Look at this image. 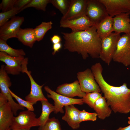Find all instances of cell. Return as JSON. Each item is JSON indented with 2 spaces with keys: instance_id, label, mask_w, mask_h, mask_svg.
<instances>
[{
  "instance_id": "32",
  "label": "cell",
  "mask_w": 130,
  "mask_h": 130,
  "mask_svg": "<svg viewBox=\"0 0 130 130\" xmlns=\"http://www.w3.org/2000/svg\"><path fill=\"white\" fill-rule=\"evenodd\" d=\"M9 91L12 97L15 98L20 105L26 108L27 110L33 111H34V109L33 106V104H32L21 99L13 93L10 89Z\"/></svg>"
},
{
  "instance_id": "26",
  "label": "cell",
  "mask_w": 130,
  "mask_h": 130,
  "mask_svg": "<svg viewBox=\"0 0 130 130\" xmlns=\"http://www.w3.org/2000/svg\"><path fill=\"white\" fill-rule=\"evenodd\" d=\"M50 0H31L27 5L23 7L20 12L27 8L33 7L38 10L43 11H46V8L47 4L50 3Z\"/></svg>"
},
{
  "instance_id": "37",
  "label": "cell",
  "mask_w": 130,
  "mask_h": 130,
  "mask_svg": "<svg viewBox=\"0 0 130 130\" xmlns=\"http://www.w3.org/2000/svg\"><path fill=\"white\" fill-rule=\"evenodd\" d=\"M116 130H130V125L125 127H119Z\"/></svg>"
},
{
  "instance_id": "25",
  "label": "cell",
  "mask_w": 130,
  "mask_h": 130,
  "mask_svg": "<svg viewBox=\"0 0 130 130\" xmlns=\"http://www.w3.org/2000/svg\"><path fill=\"white\" fill-rule=\"evenodd\" d=\"M52 24L51 21L42 22L33 29L36 41H39L43 39L46 32L52 28Z\"/></svg>"
},
{
  "instance_id": "34",
  "label": "cell",
  "mask_w": 130,
  "mask_h": 130,
  "mask_svg": "<svg viewBox=\"0 0 130 130\" xmlns=\"http://www.w3.org/2000/svg\"><path fill=\"white\" fill-rule=\"evenodd\" d=\"M31 0H16L15 3L14 7L19 9L20 12L21 10L28 4Z\"/></svg>"
},
{
  "instance_id": "8",
  "label": "cell",
  "mask_w": 130,
  "mask_h": 130,
  "mask_svg": "<svg viewBox=\"0 0 130 130\" xmlns=\"http://www.w3.org/2000/svg\"><path fill=\"white\" fill-rule=\"evenodd\" d=\"M39 126L38 118L35 114L33 111L27 110L20 112L17 116L14 117L11 128L17 130Z\"/></svg>"
},
{
  "instance_id": "23",
  "label": "cell",
  "mask_w": 130,
  "mask_h": 130,
  "mask_svg": "<svg viewBox=\"0 0 130 130\" xmlns=\"http://www.w3.org/2000/svg\"><path fill=\"white\" fill-rule=\"evenodd\" d=\"M42 105L41 114L38 118L39 120V129L42 128L49 118L50 113L54 110V106L50 103L48 100L41 101Z\"/></svg>"
},
{
  "instance_id": "10",
  "label": "cell",
  "mask_w": 130,
  "mask_h": 130,
  "mask_svg": "<svg viewBox=\"0 0 130 130\" xmlns=\"http://www.w3.org/2000/svg\"><path fill=\"white\" fill-rule=\"evenodd\" d=\"M77 78L83 92L87 93H100L101 91L91 69L87 68L84 71L79 72L77 74Z\"/></svg>"
},
{
  "instance_id": "21",
  "label": "cell",
  "mask_w": 130,
  "mask_h": 130,
  "mask_svg": "<svg viewBox=\"0 0 130 130\" xmlns=\"http://www.w3.org/2000/svg\"><path fill=\"white\" fill-rule=\"evenodd\" d=\"M93 109L98 117L101 120L104 119L109 117L112 111L107 104L104 96L101 97L95 103Z\"/></svg>"
},
{
  "instance_id": "6",
  "label": "cell",
  "mask_w": 130,
  "mask_h": 130,
  "mask_svg": "<svg viewBox=\"0 0 130 130\" xmlns=\"http://www.w3.org/2000/svg\"><path fill=\"white\" fill-rule=\"evenodd\" d=\"M44 89L48 93L47 94V97L52 98L54 101V112L55 114L58 112L63 113L64 111L63 108L65 106L75 104L82 105L84 103L82 98H74L66 97L52 91L48 86H45Z\"/></svg>"
},
{
  "instance_id": "11",
  "label": "cell",
  "mask_w": 130,
  "mask_h": 130,
  "mask_svg": "<svg viewBox=\"0 0 130 130\" xmlns=\"http://www.w3.org/2000/svg\"><path fill=\"white\" fill-rule=\"evenodd\" d=\"M24 21L23 17L15 16L0 26V39L6 41L10 38H16L20 26Z\"/></svg>"
},
{
  "instance_id": "40",
  "label": "cell",
  "mask_w": 130,
  "mask_h": 130,
  "mask_svg": "<svg viewBox=\"0 0 130 130\" xmlns=\"http://www.w3.org/2000/svg\"><path fill=\"white\" fill-rule=\"evenodd\" d=\"M106 130V129H101V130Z\"/></svg>"
},
{
  "instance_id": "9",
  "label": "cell",
  "mask_w": 130,
  "mask_h": 130,
  "mask_svg": "<svg viewBox=\"0 0 130 130\" xmlns=\"http://www.w3.org/2000/svg\"><path fill=\"white\" fill-rule=\"evenodd\" d=\"M28 59L25 58L22 66V72L26 73L28 76L31 84V90L29 93L26 96V100L33 104L40 101L48 100L44 95L42 90V88L44 84L39 85L34 81L30 71L27 69V65L28 63Z\"/></svg>"
},
{
  "instance_id": "5",
  "label": "cell",
  "mask_w": 130,
  "mask_h": 130,
  "mask_svg": "<svg viewBox=\"0 0 130 130\" xmlns=\"http://www.w3.org/2000/svg\"><path fill=\"white\" fill-rule=\"evenodd\" d=\"M85 14L96 26L109 15L105 6L99 0H87Z\"/></svg>"
},
{
  "instance_id": "14",
  "label": "cell",
  "mask_w": 130,
  "mask_h": 130,
  "mask_svg": "<svg viewBox=\"0 0 130 130\" xmlns=\"http://www.w3.org/2000/svg\"><path fill=\"white\" fill-rule=\"evenodd\" d=\"M99 0L105 6L109 15L112 17L130 11V0Z\"/></svg>"
},
{
  "instance_id": "35",
  "label": "cell",
  "mask_w": 130,
  "mask_h": 130,
  "mask_svg": "<svg viewBox=\"0 0 130 130\" xmlns=\"http://www.w3.org/2000/svg\"><path fill=\"white\" fill-rule=\"evenodd\" d=\"M62 45L60 43L53 44L52 49L53 51L52 54L54 55L57 52H58L61 49Z\"/></svg>"
},
{
  "instance_id": "38",
  "label": "cell",
  "mask_w": 130,
  "mask_h": 130,
  "mask_svg": "<svg viewBox=\"0 0 130 130\" xmlns=\"http://www.w3.org/2000/svg\"><path fill=\"white\" fill-rule=\"evenodd\" d=\"M30 129H21L19 130H30Z\"/></svg>"
},
{
  "instance_id": "24",
  "label": "cell",
  "mask_w": 130,
  "mask_h": 130,
  "mask_svg": "<svg viewBox=\"0 0 130 130\" xmlns=\"http://www.w3.org/2000/svg\"><path fill=\"white\" fill-rule=\"evenodd\" d=\"M6 41L0 39V51L5 52L14 57L24 56L26 55V53L23 50L14 49L9 46Z\"/></svg>"
},
{
  "instance_id": "1",
  "label": "cell",
  "mask_w": 130,
  "mask_h": 130,
  "mask_svg": "<svg viewBox=\"0 0 130 130\" xmlns=\"http://www.w3.org/2000/svg\"><path fill=\"white\" fill-rule=\"evenodd\" d=\"M64 40V49L69 52H77L86 59L90 56L93 58H99L101 39L93 25L89 29L68 33L61 32Z\"/></svg>"
},
{
  "instance_id": "29",
  "label": "cell",
  "mask_w": 130,
  "mask_h": 130,
  "mask_svg": "<svg viewBox=\"0 0 130 130\" xmlns=\"http://www.w3.org/2000/svg\"><path fill=\"white\" fill-rule=\"evenodd\" d=\"M20 12L18 9L14 7L12 9L4 12L0 13V26L3 25L10 19Z\"/></svg>"
},
{
  "instance_id": "7",
  "label": "cell",
  "mask_w": 130,
  "mask_h": 130,
  "mask_svg": "<svg viewBox=\"0 0 130 130\" xmlns=\"http://www.w3.org/2000/svg\"><path fill=\"white\" fill-rule=\"evenodd\" d=\"M5 65H2L0 69V88L1 93L6 98L11 107L14 115H17V112L24 110V107L16 103L13 100L9 91L12 83L10 78L4 69Z\"/></svg>"
},
{
  "instance_id": "4",
  "label": "cell",
  "mask_w": 130,
  "mask_h": 130,
  "mask_svg": "<svg viewBox=\"0 0 130 130\" xmlns=\"http://www.w3.org/2000/svg\"><path fill=\"white\" fill-rule=\"evenodd\" d=\"M112 60L125 66H130V33L121 36Z\"/></svg>"
},
{
  "instance_id": "33",
  "label": "cell",
  "mask_w": 130,
  "mask_h": 130,
  "mask_svg": "<svg viewBox=\"0 0 130 130\" xmlns=\"http://www.w3.org/2000/svg\"><path fill=\"white\" fill-rule=\"evenodd\" d=\"M16 0H2L0 4V9L2 12L9 11L14 8Z\"/></svg>"
},
{
  "instance_id": "15",
  "label": "cell",
  "mask_w": 130,
  "mask_h": 130,
  "mask_svg": "<svg viewBox=\"0 0 130 130\" xmlns=\"http://www.w3.org/2000/svg\"><path fill=\"white\" fill-rule=\"evenodd\" d=\"M60 27L70 28L72 32L86 31L94 25L85 14L74 19L60 20Z\"/></svg>"
},
{
  "instance_id": "2",
  "label": "cell",
  "mask_w": 130,
  "mask_h": 130,
  "mask_svg": "<svg viewBox=\"0 0 130 130\" xmlns=\"http://www.w3.org/2000/svg\"><path fill=\"white\" fill-rule=\"evenodd\" d=\"M107 103L114 113L127 114L130 112V89L126 83L119 86H112L104 80L103 68L99 62L92 65L91 69Z\"/></svg>"
},
{
  "instance_id": "36",
  "label": "cell",
  "mask_w": 130,
  "mask_h": 130,
  "mask_svg": "<svg viewBox=\"0 0 130 130\" xmlns=\"http://www.w3.org/2000/svg\"><path fill=\"white\" fill-rule=\"evenodd\" d=\"M50 38L53 44L60 43L61 40L60 37L58 35H53Z\"/></svg>"
},
{
  "instance_id": "18",
  "label": "cell",
  "mask_w": 130,
  "mask_h": 130,
  "mask_svg": "<svg viewBox=\"0 0 130 130\" xmlns=\"http://www.w3.org/2000/svg\"><path fill=\"white\" fill-rule=\"evenodd\" d=\"M130 12L121 13L113 17V28L115 32L130 33Z\"/></svg>"
},
{
  "instance_id": "19",
  "label": "cell",
  "mask_w": 130,
  "mask_h": 130,
  "mask_svg": "<svg viewBox=\"0 0 130 130\" xmlns=\"http://www.w3.org/2000/svg\"><path fill=\"white\" fill-rule=\"evenodd\" d=\"M65 107V113L62 117V120L66 122L73 129L78 128L81 123L79 118L80 110L74 105H67Z\"/></svg>"
},
{
  "instance_id": "22",
  "label": "cell",
  "mask_w": 130,
  "mask_h": 130,
  "mask_svg": "<svg viewBox=\"0 0 130 130\" xmlns=\"http://www.w3.org/2000/svg\"><path fill=\"white\" fill-rule=\"evenodd\" d=\"M96 26L97 32L101 39L107 36L113 32V17L109 15Z\"/></svg>"
},
{
  "instance_id": "17",
  "label": "cell",
  "mask_w": 130,
  "mask_h": 130,
  "mask_svg": "<svg viewBox=\"0 0 130 130\" xmlns=\"http://www.w3.org/2000/svg\"><path fill=\"white\" fill-rule=\"evenodd\" d=\"M56 92L59 94L71 98L76 96L83 98L86 94L82 90L78 80L59 86L56 89Z\"/></svg>"
},
{
  "instance_id": "3",
  "label": "cell",
  "mask_w": 130,
  "mask_h": 130,
  "mask_svg": "<svg viewBox=\"0 0 130 130\" xmlns=\"http://www.w3.org/2000/svg\"><path fill=\"white\" fill-rule=\"evenodd\" d=\"M120 34L112 32L101 39V45L99 58L109 65L112 60L117 43L121 37Z\"/></svg>"
},
{
  "instance_id": "31",
  "label": "cell",
  "mask_w": 130,
  "mask_h": 130,
  "mask_svg": "<svg viewBox=\"0 0 130 130\" xmlns=\"http://www.w3.org/2000/svg\"><path fill=\"white\" fill-rule=\"evenodd\" d=\"M97 115L96 112L90 113L84 110L80 111L79 114L80 121L81 122L87 121H96L97 118Z\"/></svg>"
},
{
  "instance_id": "39",
  "label": "cell",
  "mask_w": 130,
  "mask_h": 130,
  "mask_svg": "<svg viewBox=\"0 0 130 130\" xmlns=\"http://www.w3.org/2000/svg\"><path fill=\"white\" fill-rule=\"evenodd\" d=\"M128 124H130V117H128Z\"/></svg>"
},
{
  "instance_id": "13",
  "label": "cell",
  "mask_w": 130,
  "mask_h": 130,
  "mask_svg": "<svg viewBox=\"0 0 130 130\" xmlns=\"http://www.w3.org/2000/svg\"><path fill=\"white\" fill-rule=\"evenodd\" d=\"M25 58L24 56L12 57L5 52H0V60L5 64L4 69L8 74L16 75L22 72Z\"/></svg>"
},
{
  "instance_id": "27",
  "label": "cell",
  "mask_w": 130,
  "mask_h": 130,
  "mask_svg": "<svg viewBox=\"0 0 130 130\" xmlns=\"http://www.w3.org/2000/svg\"><path fill=\"white\" fill-rule=\"evenodd\" d=\"M71 0H50V3L64 15L68 10Z\"/></svg>"
},
{
  "instance_id": "28",
  "label": "cell",
  "mask_w": 130,
  "mask_h": 130,
  "mask_svg": "<svg viewBox=\"0 0 130 130\" xmlns=\"http://www.w3.org/2000/svg\"><path fill=\"white\" fill-rule=\"evenodd\" d=\"M102 96L101 94L100 93L93 92L86 93L85 95L82 98V99L84 103L93 109L95 102Z\"/></svg>"
},
{
  "instance_id": "16",
  "label": "cell",
  "mask_w": 130,
  "mask_h": 130,
  "mask_svg": "<svg viewBox=\"0 0 130 130\" xmlns=\"http://www.w3.org/2000/svg\"><path fill=\"white\" fill-rule=\"evenodd\" d=\"M87 1V0H71L68 11L60 20L74 19L85 14Z\"/></svg>"
},
{
  "instance_id": "41",
  "label": "cell",
  "mask_w": 130,
  "mask_h": 130,
  "mask_svg": "<svg viewBox=\"0 0 130 130\" xmlns=\"http://www.w3.org/2000/svg\"><path fill=\"white\" fill-rule=\"evenodd\" d=\"M129 12H130V11Z\"/></svg>"
},
{
  "instance_id": "30",
  "label": "cell",
  "mask_w": 130,
  "mask_h": 130,
  "mask_svg": "<svg viewBox=\"0 0 130 130\" xmlns=\"http://www.w3.org/2000/svg\"><path fill=\"white\" fill-rule=\"evenodd\" d=\"M39 130H62L58 120L54 117L49 118L45 125Z\"/></svg>"
},
{
  "instance_id": "20",
  "label": "cell",
  "mask_w": 130,
  "mask_h": 130,
  "mask_svg": "<svg viewBox=\"0 0 130 130\" xmlns=\"http://www.w3.org/2000/svg\"><path fill=\"white\" fill-rule=\"evenodd\" d=\"M16 38L25 46L32 48L36 41L33 29L20 28L16 35Z\"/></svg>"
},
{
  "instance_id": "12",
  "label": "cell",
  "mask_w": 130,
  "mask_h": 130,
  "mask_svg": "<svg viewBox=\"0 0 130 130\" xmlns=\"http://www.w3.org/2000/svg\"><path fill=\"white\" fill-rule=\"evenodd\" d=\"M14 114L8 100L0 93V130H12L11 128Z\"/></svg>"
}]
</instances>
